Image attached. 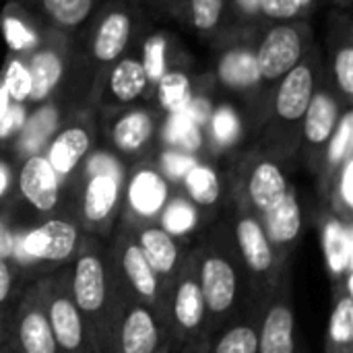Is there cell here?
<instances>
[{"label":"cell","instance_id":"cell-1","mask_svg":"<svg viewBox=\"0 0 353 353\" xmlns=\"http://www.w3.org/2000/svg\"><path fill=\"white\" fill-rule=\"evenodd\" d=\"M192 259L207 310V337L234 321L246 306L263 304L250 292L230 223H217L192 248Z\"/></svg>","mask_w":353,"mask_h":353},{"label":"cell","instance_id":"cell-2","mask_svg":"<svg viewBox=\"0 0 353 353\" xmlns=\"http://www.w3.org/2000/svg\"><path fill=\"white\" fill-rule=\"evenodd\" d=\"M323 74V52L314 43L300 64L292 68L271 91L265 120L256 132L259 151L281 163L298 155L302 122Z\"/></svg>","mask_w":353,"mask_h":353},{"label":"cell","instance_id":"cell-3","mask_svg":"<svg viewBox=\"0 0 353 353\" xmlns=\"http://www.w3.org/2000/svg\"><path fill=\"white\" fill-rule=\"evenodd\" d=\"M68 288L74 306L79 308L93 353H103L116 300L118 281L110 263V256L101 252L93 236L81 238L72 267L68 269Z\"/></svg>","mask_w":353,"mask_h":353},{"label":"cell","instance_id":"cell-4","mask_svg":"<svg viewBox=\"0 0 353 353\" xmlns=\"http://www.w3.org/2000/svg\"><path fill=\"white\" fill-rule=\"evenodd\" d=\"M259 33H223L211 43L213 83L232 103H240L246 124L259 132L271 93L263 87L254 48Z\"/></svg>","mask_w":353,"mask_h":353},{"label":"cell","instance_id":"cell-5","mask_svg":"<svg viewBox=\"0 0 353 353\" xmlns=\"http://www.w3.org/2000/svg\"><path fill=\"white\" fill-rule=\"evenodd\" d=\"M149 10L141 0H103L87 23L72 31L89 62L101 70L134 50L151 27Z\"/></svg>","mask_w":353,"mask_h":353},{"label":"cell","instance_id":"cell-6","mask_svg":"<svg viewBox=\"0 0 353 353\" xmlns=\"http://www.w3.org/2000/svg\"><path fill=\"white\" fill-rule=\"evenodd\" d=\"M126 174L128 163L108 147L89 153L77 174V223L85 236H105L116 223Z\"/></svg>","mask_w":353,"mask_h":353},{"label":"cell","instance_id":"cell-7","mask_svg":"<svg viewBox=\"0 0 353 353\" xmlns=\"http://www.w3.org/2000/svg\"><path fill=\"white\" fill-rule=\"evenodd\" d=\"M163 116L153 103H137L120 110L97 112L99 139L124 163L132 165L141 159L153 157V149L161 137Z\"/></svg>","mask_w":353,"mask_h":353},{"label":"cell","instance_id":"cell-8","mask_svg":"<svg viewBox=\"0 0 353 353\" xmlns=\"http://www.w3.org/2000/svg\"><path fill=\"white\" fill-rule=\"evenodd\" d=\"M81 238L83 232L74 217L50 215L33 228L17 232L10 263L17 275L41 267H58L66 261H72Z\"/></svg>","mask_w":353,"mask_h":353},{"label":"cell","instance_id":"cell-9","mask_svg":"<svg viewBox=\"0 0 353 353\" xmlns=\"http://www.w3.org/2000/svg\"><path fill=\"white\" fill-rule=\"evenodd\" d=\"M170 341L165 319L118 283L116 310L103 353H157Z\"/></svg>","mask_w":353,"mask_h":353},{"label":"cell","instance_id":"cell-10","mask_svg":"<svg viewBox=\"0 0 353 353\" xmlns=\"http://www.w3.org/2000/svg\"><path fill=\"white\" fill-rule=\"evenodd\" d=\"M314 46L310 21H283L267 25L256 35V68L263 87L271 93L275 85L300 64Z\"/></svg>","mask_w":353,"mask_h":353},{"label":"cell","instance_id":"cell-11","mask_svg":"<svg viewBox=\"0 0 353 353\" xmlns=\"http://www.w3.org/2000/svg\"><path fill=\"white\" fill-rule=\"evenodd\" d=\"M114 275L118 283L137 300L155 308L168 323V302H170V288L157 277V273L147 263L145 254L141 252L132 228L122 221L108 252ZM170 327V325H168Z\"/></svg>","mask_w":353,"mask_h":353},{"label":"cell","instance_id":"cell-12","mask_svg":"<svg viewBox=\"0 0 353 353\" xmlns=\"http://www.w3.org/2000/svg\"><path fill=\"white\" fill-rule=\"evenodd\" d=\"M230 230L242 267L246 271L250 292L256 302H263L271 292V288L275 285L277 277L281 275L283 267H288L290 263L281 265L277 261L275 250L261 225V219L252 211L238 207V213L234 215Z\"/></svg>","mask_w":353,"mask_h":353},{"label":"cell","instance_id":"cell-13","mask_svg":"<svg viewBox=\"0 0 353 353\" xmlns=\"http://www.w3.org/2000/svg\"><path fill=\"white\" fill-rule=\"evenodd\" d=\"M168 325L172 341L178 350L203 343L207 339V310L194 269L192 250H188L186 261L170 288Z\"/></svg>","mask_w":353,"mask_h":353},{"label":"cell","instance_id":"cell-14","mask_svg":"<svg viewBox=\"0 0 353 353\" xmlns=\"http://www.w3.org/2000/svg\"><path fill=\"white\" fill-rule=\"evenodd\" d=\"M294 184L283 172L281 161L269 157L256 147L244 153L236 165V192L240 194V207L254 215L267 213L275 207Z\"/></svg>","mask_w":353,"mask_h":353},{"label":"cell","instance_id":"cell-15","mask_svg":"<svg viewBox=\"0 0 353 353\" xmlns=\"http://www.w3.org/2000/svg\"><path fill=\"white\" fill-rule=\"evenodd\" d=\"M172 194L174 186L157 168L155 157H147L128 165L120 207L122 221L130 225L155 223Z\"/></svg>","mask_w":353,"mask_h":353},{"label":"cell","instance_id":"cell-16","mask_svg":"<svg viewBox=\"0 0 353 353\" xmlns=\"http://www.w3.org/2000/svg\"><path fill=\"white\" fill-rule=\"evenodd\" d=\"M97 145V112L87 108L66 118L41 153L62 180H70L79 174L81 165Z\"/></svg>","mask_w":353,"mask_h":353},{"label":"cell","instance_id":"cell-17","mask_svg":"<svg viewBox=\"0 0 353 353\" xmlns=\"http://www.w3.org/2000/svg\"><path fill=\"white\" fill-rule=\"evenodd\" d=\"M137 103H151V101H149L147 77L139 52L134 48L122 58H118L116 62L99 70L91 93V108L95 112H103V110H120Z\"/></svg>","mask_w":353,"mask_h":353},{"label":"cell","instance_id":"cell-18","mask_svg":"<svg viewBox=\"0 0 353 353\" xmlns=\"http://www.w3.org/2000/svg\"><path fill=\"white\" fill-rule=\"evenodd\" d=\"M259 353H296V312L292 294V269L283 267L261 306Z\"/></svg>","mask_w":353,"mask_h":353},{"label":"cell","instance_id":"cell-19","mask_svg":"<svg viewBox=\"0 0 353 353\" xmlns=\"http://www.w3.org/2000/svg\"><path fill=\"white\" fill-rule=\"evenodd\" d=\"M350 108L341 101V97L335 93V89L329 85L327 77L323 74L310 105L306 110L302 130H300V145L298 153L302 155L304 163L312 174H319L323 153L337 128V122L343 114V110Z\"/></svg>","mask_w":353,"mask_h":353},{"label":"cell","instance_id":"cell-20","mask_svg":"<svg viewBox=\"0 0 353 353\" xmlns=\"http://www.w3.org/2000/svg\"><path fill=\"white\" fill-rule=\"evenodd\" d=\"M46 314L58 353H93L83 316L70 298L68 271L46 275Z\"/></svg>","mask_w":353,"mask_h":353},{"label":"cell","instance_id":"cell-21","mask_svg":"<svg viewBox=\"0 0 353 353\" xmlns=\"http://www.w3.org/2000/svg\"><path fill=\"white\" fill-rule=\"evenodd\" d=\"M14 190L35 213L50 217L62 209L68 192H77V176L62 180L43 153H33L17 163Z\"/></svg>","mask_w":353,"mask_h":353},{"label":"cell","instance_id":"cell-22","mask_svg":"<svg viewBox=\"0 0 353 353\" xmlns=\"http://www.w3.org/2000/svg\"><path fill=\"white\" fill-rule=\"evenodd\" d=\"M8 337L17 353H58L46 314V277L25 290L8 323Z\"/></svg>","mask_w":353,"mask_h":353},{"label":"cell","instance_id":"cell-23","mask_svg":"<svg viewBox=\"0 0 353 353\" xmlns=\"http://www.w3.org/2000/svg\"><path fill=\"white\" fill-rule=\"evenodd\" d=\"M70 46V33L50 29L48 37L35 48L23 62L29 77V108H37L50 99L64 72L66 56Z\"/></svg>","mask_w":353,"mask_h":353},{"label":"cell","instance_id":"cell-24","mask_svg":"<svg viewBox=\"0 0 353 353\" xmlns=\"http://www.w3.org/2000/svg\"><path fill=\"white\" fill-rule=\"evenodd\" d=\"M325 77L345 105H353V21L347 10H333L327 19Z\"/></svg>","mask_w":353,"mask_h":353},{"label":"cell","instance_id":"cell-25","mask_svg":"<svg viewBox=\"0 0 353 353\" xmlns=\"http://www.w3.org/2000/svg\"><path fill=\"white\" fill-rule=\"evenodd\" d=\"M137 52H139V58L147 77L149 101H153L155 87L168 72L176 68H184V66H194V58L184 48L180 37L168 29L149 27L141 43L137 46Z\"/></svg>","mask_w":353,"mask_h":353},{"label":"cell","instance_id":"cell-26","mask_svg":"<svg viewBox=\"0 0 353 353\" xmlns=\"http://www.w3.org/2000/svg\"><path fill=\"white\" fill-rule=\"evenodd\" d=\"M256 217L261 219V225L275 250L277 261L281 265L292 263L294 250L302 234V207L298 201L296 186H292L275 207H271L267 213Z\"/></svg>","mask_w":353,"mask_h":353},{"label":"cell","instance_id":"cell-27","mask_svg":"<svg viewBox=\"0 0 353 353\" xmlns=\"http://www.w3.org/2000/svg\"><path fill=\"white\" fill-rule=\"evenodd\" d=\"M130 225V223H128ZM134 232V240L145 254L147 263L151 269L157 273V277L172 288L180 267L186 261L182 242H178L174 236H170L165 230H161L157 223H141V225H130Z\"/></svg>","mask_w":353,"mask_h":353},{"label":"cell","instance_id":"cell-28","mask_svg":"<svg viewBox=\"0 0 353 353\" xmlns=\"http://www.w3.org/2000/svg\"><path fill=\"white\" fill-rule=\"evenodd\" d=\"M0 29L8 54L25 60L35 48L41 46L52 27L25 8L19 0H8L0 10Z\"/></svg>","mask_w":353,"mask_h":353},{"label":"cell","instance_id":"cell-29","mask_svg":"<svg viewBox=\"0 0 353 353\" xmlns=\"http://www.w3.org/2000/svg\"><path fill=\"white\" fill-rule=\"evenodd\" d=\"M319 230H321V248H323L325 265L333 281V288H337L343 281V277L353 271L352 223H345L325 207Z\"/></svg>","mask_w":353,"mask_h":353},{"label":"cell","instance_id":"cell-30","mask_svg":"<svg viewBox=\"0 0 353 353\" xmlns=\"http://www.w3.org/2000/svg\"><path fill=\"white\" fill-rule=\"evenodd\" d=\"M68 116L64 114V110L52 99L33 108L29 112L23 128L19 130L17 139L10 145V157L19 163L21 159H25L33 153H41L43 147L48 145V141L54 137V132L60 128V124Z\"/></svg>","mask_w":353,"mask_h":353},{"label":"cell","instance_id":"cell-31","mask_svg":"<svg viewBox=\"0 0 353 353\" xmlns=\"http://www.w3.org/2000/svg\"><path fill=\"white\" fill-rule=\"evenodd\" d=\"M261 306H246L234 321L209 335L205 339V353H259Z\"/></svg>","mask_w":353,"mask_h":353},{"label":"cell","instance_id":"cell-32","mask_svg":"<svg viewBox=\"0 0 353 353\" xmlns=\"http://www.w3.org/2000/svg\"><path fill=\"white\" fill-rule=\"evenodd\" d=\"M353 271L333 288V310L327 329L325 353H353Z\"/></svg>","mask_w":353,"mask_h":353},{"label":"cell","instance_id":"cell-33","mask_svg":"<svg viewBox=\"0 0 353 353\" xmlns=\"http://www.w3.org/2000/svg\"><path fill=\"white\" fill-rule=\"evenodd\" d=\"M203 143L211 153H223L234 149L246 130V118L238 112L232 101H221L215 105L203 122Z\"/></svg>","mask_w":353,"mask_h":353},{"label":"cell","instance_id":"cell-34","mask_svg":"<svg viewBox=\"0 0 353 353\" xmlns=\"http://www.w3.org/2000/svg\"><path fill=\"white\" fill-rule=\"evenodd\" d=\"M46 25L60 31L81 29L103 0H19Z\"/></svg>","mask_w":353,"mask_h":353},{"label":"cell","instance_id":"cell-35","mask_svg":"<svg viewBox=\"0 0 353 353\" xmlns=\"http://www.w3.org/2000/svg\"><path fill=\"white\" fill-rule=\"evenodd\" d=\"M180 186H182V194L201 213L219 207L223 199V188H225L219 170L213 163L201 161V159H196L194 165L184 174V178L180 180Z\"/></svg>","mask_w":353,"mask_h":353},{"label":"cell","instance_id":"cell-36","mask_svg":"<svg viewBox=\"0 0 353 353\" xmlns=\"http://www.w3.org/2000/svg\"><path fill=\"white\" fill-rule=\"evenodd\" d=\"M353 155V105L345 108L339 122H337V128L323 153V159H321V168H319V192L321 196L325 199L327 190H329V184L331 180L335 178L337 170L341 168V163L352 157Z\"/></svg>","mask_w":353,"mask_h":353},{"label":"cell","instance_id":"cell-37","mask_svg":"<svg viewBox=\"0 0 353 353\" xmlns=\"http://www.w3.org/2000/svg\"><path fill=\"white\" fill-rule=\"evenodd\" d=\"M194 66H184L168 72L155 87L153 105L161 114H176L186 110L196 97V77L192 74Z\"/></svg>","mask_w":353,"mask_h":353},{"label":"cell","instance_id":"cell-38","mask_svg":"<svg viewBox=\"0 0 353 353\" xmlns=\"http://www.w3.org/2000/svg\"><path fill=\"white\" fill-rule=\"evenodd\" d=\"M230 0H186L182 23L190 25L194 33L209 46L225 31Z\"/></svg>","mask_w":353,"mask_h":353},{"label":"cell","instance_id":"cell-39","mask_svg":"<svg viewBox=\"0 0 353 353\" xmlns=\"http://www.w3.org/2000/svg\"><path fill=\"white\" fill-rule=\"evenodd\" d=\"M155 223L178 242H182L199 230V225L203 223V213L182 192H174Z\"/></svg>","mask_w":353,"mask_h":353},{"label":"cell","instance_id":"cell-40","mask_svg":"<svg viewBox=\"0 0 353 353\" xmlns=\"http://www.w3.org/2000/svg\"><path fill=\"white\" fill-rule=\"evenodd\" d=\"M325 205L345 223H352L353 213V155L347 157L337 170L325 194Z\"/></svg>","mask_w":353,"mask_h":353},{"label":"cell","instance_id":"cell-41","mask_svg":"<svg viewBox=\"0 0 353 353\" xmlns=\"http://www.w3.org/2000/svg\"><path fill=\"white\" fill-rule=\"evenodd\" d=\"M261 0H230L223 33H261Z\"/></svg>","mask_w":353,"mask_h":353},{"label":"cell","instance_id":"cell-42","mask_svg":"<svg viewBox=\"0 0 353 353\" xmlns=\"http://www.w3.org/2000/svg\"><path fill=\"white\" fill-rule=\"evenodd\" d=\"M196 157L188 155V153H180V151H165L161 159H155L157 168L163 172V176L170 182H178L184 178V174L194 165Z\"/></svg>","mask_w":353,"mask_h":353},{"label":"cell","instance_id":"cell-43","mask_svg":"<svg viewBox=\"0 0 353 353\" xmlns=\"http://www.w3.org/2000/svg\"><path fill=\"white\" fill-rule=\"evenodd\" d=\"M14 240H17V230L10 223L6 211L0 209V259L10 261L14 252Z\"/></svg>","mask_w":353,"mask_h":353},{"label":"cell","instance_id":"cell-44","mask_svg":"<svg viewBox=\"0 0 353 353\" xmlns=\"http://www.w3.org/2000/svg\"><path fill=\"white\" fill-rule=\"evenodd\" d=\"M145 4V8L149 12H157V14H165L172 19L182 21L184 19V6L186 0H141Z\"/></svg>","mask_w":353,"mask_h":353},{"label":"cell","instance_id":"cell-45","mask_svg":"<svg viewBox=\"0 0 353 353\" xmlns=\"http://www.w3.org/2000/svg\"><path fill=\"white\" fill-rule=\"evenodd\" d=\"M14 176H17V161L4 153H0V203L10 196L14 190Z\"/></svg>","mask_w":353,"mask_h":353},{"label":"cell","instance_id":"cell-46","mask_svg":"<svg viewBox=\"0 0 353 353\" xmlns=\"http://www.w3.org/2000/svg\"><path fill=\"white\" fill-rule=\"evenodd\" d=\"M17 279H19V275H17L12 263L0 259V308L10 300L12 290L17 285Z\"/></svg>","mask_w":353,"mask_h":353},{"label":"cell","instance_id":"cell-47","mask_svg":"<svg viewBox=\"0 0 353 353\" xmlns=\"http://www.w3.org/2000/svg\"><path fill=\"white\" fill-rule=\"evenodd\" d=\"M327 0H290L292 8V21H310V17L316 12V8Z\"/></svg>","mask_w":353,"mask_h":353},{"label":"cell","instance_id":"cell-48","mask_svg":"<svg viewBox=\"0 0 353 353\" xmlns=\"http://www.w3.org/2000/svg\"><path fill=\"white\" fill-rule=\"evenodd\" d=\"M180 353H205V341H203V343H194V345H188V347L180 350Z\"/></svg>","mask_w":353,"mask_h":353},{"label":"cell","instance_id":"cell-49","mask_svg":"<svg viewBox=\"0 0 353 353\" xmlns=\"http://www.w3.org/2000/svg\"><path fill=\"white\" fill-rule=\"evenodd\" d=\"M4 337H8V325L4 323V316L0 312V343L4 341Z\"/></svg>","mask_w":353,"mask_h":353},{"label":"cell","instance_id":"cell-50","mask_svg":"<svg viewBox=\"0 0 353 353\" xmlns=\"http://www.w3.org/2000/svg\"><path fill=\"white\" fill-rule=\"evenodd\" d=\"M329 2H333L337 6V10H347L352 6L353 0H329Z\"/></svg>","mask_w":353,"mask_h":353},{"label":"cell","instance_id":"cell-51","mask_svg":"<svg viewBox=\"0 0 353 353\" xmlns=\"http://www.w3.org/2000/svg\"><path fill=\"white\" fill-rule=\"evenodd\" d=\"M157 353H180V350L174 345V341H170L168 345H163V347H161V350H159Z\"/></svg>","mask_w":353,"mask_h":353},{"label":"cell","instance_id":"cell-52","mask_svg":"<svg viewBox=\"0 0 353 353\" xmlns=\"http://www.w3.org/2000/svg\"><path fill=\"white\" fill-rule=\"evenodd\" d=\"M0 353H17V352H14V350H2V347H0Z\"/></svg>","mask_w":353,"mask_h":353}]
</instances>
